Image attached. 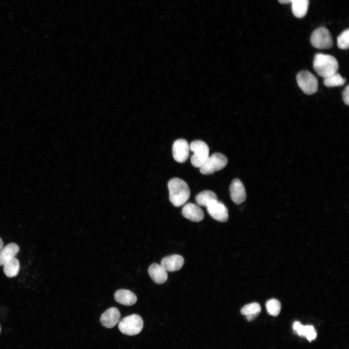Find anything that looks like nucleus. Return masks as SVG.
I'll return each instance as SVG.
<instances>
[{
    "instance_id": "nucleus-1",
    "label": "nucleus",
    "mask_w": 349,
    "mask_h": 349,
    "mask_svg": "<svg viewBox=\"0 0 349 349\" xmlns=\"http://www.w3.org/2000/svg\"><path fill=\"white\" fill-rule=\"evenodd\" d=\"M169 200L175 206L184 205L190 196V190L187 183L183 180L175 177L168 183Z\"/></svg>"
},
{
    "instance_id": "nucleus-2",
    "label": "nucleus",
    "mask_w": 349,
    "mask_h": 349,
    "mask_svg": "<svg viewBox=\"0 0 349 349\" xmlns=\"http://www.w3.org/2000/svg\"><path fill=\"white\" fill-rule=\"evenodd\" d=\"M338 66V61L332 55L318 53L314 57L313 68L323 78L337 72Z\"/></svg>"
},
{
    "instance_id": "nucleus-3",
    "label": "nucleus",
    "mask_w": 349,
    "mask_h": 349,
    "mask_svg": "<svg viewBox=\"0 0 349 349\" xmlns=\"http://www.w3.org/2000/svg\"><path fill=\"white\" fill-rule=\"evenodd\" d=\"M143 321L137 314H132L122 319L118 323V328L123 334L132 336L138 334L143 328Z\"/></svg>"
},
{
    "instance_id": "nucleus-4",
    "label": "nucleus",
    "mask_w": 349,
    "mask_h": 349,
    "mask_svg": "<svg viewBox=\"0 0 349 349\" xmlns=\"http://www.w3.org/2000/svg\"><path fill=\"white\" fill-rule=\"evenodd\" d=\"M189 147L193 152L190 158L192 165L196 168H200L209 156L208 145L203 141L195 140L190 143Z\"/></svg>"
},
{
    "instance_id": "nucleus-5",
    "label": "nucleus",
    "mask_w": 349,
    "mask_h": 349,
    "mask_svg": "<svg viewBox=\"0 0 349 349\" xmlns=\"http://www.w3.org/2000/svg\"><path fill=\"white\" fill-rule=\"evenodd\" d=\"M228 162L227 157L220 153H215L207 158L200 168L201 173L210 174L225 167Z\"/></svg>"
},
{
    "instance_id": "nucleus-6",
    "label": "nucleus",
    "mask_w": 349,
    "mask_h": 349,
    "mask_svg": "<svg viewBox=\"0 0 349 349\" xmlns=\"http://www.w3.org/2000/svg\"><path fill=\"white\" fill-rule=\"evenodd\" d=\"M296 79L298 86L305 94L310 95L317 92L318 81L312 73L302 70L297 74Z\"/></svg>"
},
{
    "instance_id": "nucleus-7",
    "label": "nucleus",
    "mask_w": 349,
    "mask_h": 349,
    "mask_svg": "<svg viewBox=\"0 0 349 349\" xmlns=\"http://www.w3.org/2000/svg\"><path fill=\"white\" fill-rule=\"evenodd\" d=\"M312 46L318 49H328L333 46L331 33L326 28L320 27L315 30L311 36Z\"/></svg>"
},
{
    "instance_id": "nucleus-8",
    "label": "nucleus",
    "mask_w": 349,
    "mask_h": 349,
    "mask_svg": "<svg viewBox=\"0 0 349 349\" xmlns=\"http://www.w3.org/2000/svg\"><path fill=\"white\" fill-rule=\"evenodd\" d=\"M206 207L208 213L215 220L220 222H225L228 220V210L222 202L216 200Z\"/></svg>"
},
{
    "instance_id": "nucleus-9",
    "label": "nucleus",
    "mask_w": 349,
    "mask_h": 349,
    "mask_svg": "<svg viewBox=\"0 0 349 349\" xmlns=\"http://www.w3.org/2000/svg\"><path fill=\"white\" fill-rule=\"evenodd\" d=\"M173 155L177 162H185L189 155L190 147L187 141L183 139L176 140L172 147Z\"/></svg>"
},
{
    "instance_id": "nucleus-10",
    "label": "nucleus",
    "mask_w": 349,
    "mask_h": 349,
    "mask_svg": "<svg viewBox=\"0 0 349 349\" xmlns=\"http://www.w3.org/2000/svg\"><path fill=\"white\" fill-rule=\"evenodd\" d=\"M229 191L231 198L235 204L239 205L245 200V189L242 182L239 179L235 178L232 181Z\"/></svg>"
},
{
    "instance_id": "nucleus-11",
    "label": "nucleus",
    "mask_w": 349,
    "mask_h": 349,
    "mask_svg": "<svg viewBox=\"0 0 349 349\" xmlns=\"http://www.w3.org/2000/svg\"><path fill=\"white\" fill-rule=\"evenodd\" d=\"M120 317V313L117 308L111 307L101 315L100 322L104 327L111 328L119 323Z\"/></svg>"
},
{
    "instance_id": "nucleus-12",
    "label": "nucleus",
    "mask_w": 349,
    "mask_h": 349,
    "mask_svg": "<svg viewBox=\"0 0 349 349\" xmlns=\"http://www.w3.org/2000/svg\"><path fill=\"white\" fill-rule=\"evenodd\" d=\"M182 215L191 221L199 222L203 220L204 213L199 206L189 203L185 204L182 210Z\"/></svg>"
},
{
    "instance_id": "nucleus-13",
    "label": "nucleus",
    "mask_w": 349,
    "mask_h": 349,
    "mask_svg": "<svg viewBox=\"0 0 349 349\" xmlns=\"http://www.w3.org/2000/svg\"><path fill=\"white\" fill-rule=\"evenodd\" d=\"M183 257L178 254H173L164 257L161 261L160 265L167 271H175L179 270L183 266Z\"/></svg>"
},
{
    "instance_id": "nucleus-14",
    "label": "nucleus",
    "mask_w": 349,
    "mask_h": 349,
    "mask_svg": "<svg viewBox=\"0 0 349 349\" xmlns=\"http://www.w3.org/2000/svg\"><path fill=\"white\" fill-rule=\"evenodd\" d=\"M148 272L152 280L157 284H162L167 280V271L160 264L153 263L149 266Z\"/></svg>"
},
{
    "instance_id": "nucleus-15",
    "label": "nucleus",
    "mask_w": 349,
    "mask_h": 349,
    "mask_svg": "<svg viewBox=\"0 0 349 349\" xmlns=\"http://www.w3.org/2000/svg\"><path fill=\"white\" fill-rule=\"evenodd\" d=\"M116 302L126 306H131L137 301V297L132 291L124 289L117 290L114 294Z\"/></svg>"
},
{
    "instance_id": "nucleus-16",
    "label": "nucleus",
    "mask_w": 349,
    "mask_h": 349,
    "mask_svg": "<svg viewBox=\"0 0 349 349\" xmlns=\"http://www.w3.org/2000/svg\"><path fill=\"white\" fill-rule=\"evenodd\" d=\"M293 329L298 335L305 337L310 342L317 337V332L312 325L304 326L300 322L296 321L293 324Z\"/></svg>"
},
{
    "instance_id": "nucleus-17",
    "label": "nucleus",
    "mask_w": 349,
    "mask_h": 349,
    "mask_svg": "<svg viewBox=\"0 0 349 349\" xmlns=\"http://www.w3.org/2000/svg\"><path fill=\"white\" fill-rule=\"evenodd\" d=\"M19 251L18 246L14 243L2 247L0 251V266H3L8 260L15 257Z\"/></svg>"
},
{
    "instance_id": "nucleus-18",
    "label": "nucleus",
    "mask_w": 349,
    "mask_h": 349,
    "mask_svg": "<svg viewBox=\"0 0 349 349\" xmlns=\"http://www.w3.org/2000/svg\"><path fill=\"white\" fill-rule=\"evenodd\" d=\"M261 311L260 304L257 302H252L244 305L240 310L242 315L245 316L246 319L251 321L254 319Z\"/></svg>"
},
{
    "instance_id": "nucleus-19",
    "label": "nucleus",
    "mask_w": 349,
    "mask_h": 349,
    "mask_svg": "<svg viewBox=\"0 0 349 349\" xmlns=\"http://www.w3.org/2000/svg\"><path fill=\"white\" fill-rule=\"evenodd\" d=\"M216 200H218L217 196L213 191L209 190H203L195 197L197 205L205 207Z\"/></svg>"
},
{
    "instance_id": "nucleus-20",
    "label": "nucleus",
    "mask_w": 349,
    "mask_h": 349,
    "mask_svg": "<svg viewBox=\"0 0 349 349\" xmlns=\"http://www.w3.org/2000/svg\"><path fill=\"white\" fill-rule=\"evenodd\" d=\"M292 11L294 16L301 18L307 14L309 0H294L292 3Z\"/></svg>"
},
{
    "instance_id": "nucleus-21",
    "label": "nucleus",
    "mask_w": 349,
    "mask_h": 349,
    "mask_svg": "<svg viewBox=\"0 0 349 349\" xmlns=\"http://www.w3.org/2000/svg\"><path fill=\"white\" fill-rule=\"evenodd\" d=\"M3 271L8 277H13L17 275L19 271V262L17 258L14 257L6 262L3 265Z\"/></svg>"
},
{
    "instance_id": "nucleus-22",
    "label": "nucleus",
    "mask_w": 349,
    "mask_h": 349,
    "mask_svg": "<svg viewBox=\"0 0 349 349\" xmlns=\"http://www.w3.org/2000/svg\"><path fill=\"white\" fill-rule=\"evenodd\" d=\"M345 82L346 79L337 72L324 78L323 80V83L327 87L340 86Z\"/></svg>"
},
{
    "instance_id": "nucleus-23",
    "label": "nucleus",
    "mask_w": 349,
    "mask_h": 349,
    "mask_svg": "<svg viewBox=\"0 0 349 349\" xmlns=\"http://www.w3.org/2000/svg\"><path fill=\"white\" fill-rule=\"evenodd\" d=\"M266 307L268 313L274 317L279 314L281 309V303L275 299L268 301L266 304Z\"/></svg>"
},
{
    "instance_id": "nucleus-24",
    "label": "nucleus",
    "mask_w": 349,
    "mask_h": 349,
    "mask_svg": "<svg viewBox=\"0 0 349 349\" xmlns=\"http://www.w3.org/2000/svg\"><path fill=\"white\" fill-rule=\"evenodd\" d=\"M337 46L342 49H346L349 46V30H344L337 37Z\"/></svg>"
},
{
    "instance_id": "nucleus-25",
    "label": "nucleus",
    "mask_w": 349,
    "mask_h": 349,
    "mask_svg": "<svg viewBox=\"0 0 349 349\" xmlns=\"http://www.w3.org/2000/svg\"><path fill=\"white\" fill-rule=\"evenodd\" d=\"M343 99L344 103L347 105L349 104V86L347 85L343 92Z\"/></svg>"
},
{
    "instance_id": "nucleus-26",
    "label": "nucleus",
    "mask_w": 349,
    "mask_h": 349,
    "mask_svg": "<svg viewBox=\"0 0 349 349\" xmlns=\"http://www.w3.org/2000/svg\"><path fill=\"white\" fill-rule=\"evenodd\" d=\"M294 0H278L279 2L282 4H288L292 3Z\"/></svg>"
},
{
    "instance_id": "nucleus-27",
    "label": "nucleus",
    "mask_w": 349,
    "mask_h": 349,
    "mask_svg": "<svg viewBox=\"0 0 349 349\" xmlns=\"http://www.w3.org/2000/svg\"><path fill=\"white\" fill-rule=\"evenodd\" d=\"M3 246V243L1 239V238H0V251L2 248Z\"/></svg>"
},
{
    "instance_id": "nucleus-28",
    "label": "nucleus",
    "mask_w": 349,
    "mask_h": 349,
    "mask_svg": "<svg viewBox=\"0 0 349 349\" xmlns=\"http://www.w3.org/2000/svg\"></svg>"
}]
</instances>
